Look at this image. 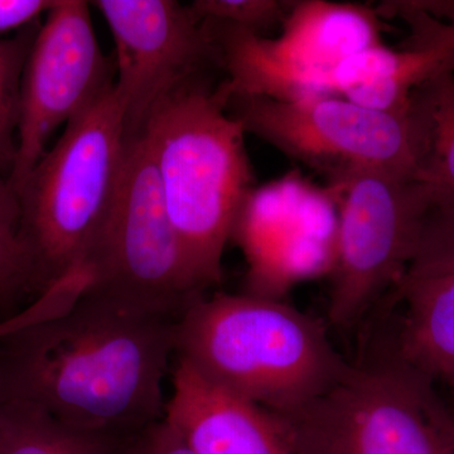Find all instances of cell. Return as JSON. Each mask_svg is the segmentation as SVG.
I'll list each match as a JSON object with an SVG mask.
<instances>
[{"instance_id": "1", "label": "cell", "mask_w": 454, "mask_h": 454, "mask_svg": "<svg viewBox=\"0 0 454 454\" xmlns=\"http://www.w3.org/2000/svg\"><path fill=\"white\" fill-rule=\"evenodd\" d=\"M178 318L90 291L0 333V395L68 426L133 438L163 419Z\"/></svg>"}, {"instance_id": "2", "label": "cell", "mask_w": 454, "mask_h": 454, "mask_svg": "<svg viewBox=\"0 0 454 454\" xmlns=\"http://www.w3.org/2000/svg\"><path fill=\"white\" fill-rule=\"evenodd\" d=\"M176 357L283 418L325 395L351 367L321 322L247 293L193 301L177 321Z\"/></svg>"}, {"instance_id": "3", "label": "cell", "mask_w": 454, "mask_h": 454, "mask_svg": "<svg viewBox=\"0 0 454 454\" xmlns=\"http://www.w3.org/2000/svg\"><path fill=\"white\" fill-rule=\"evenodd\" d=\"M139 134L151 152L169 219L203 291L223 278V252L254 188L247 133L227 112L223 82L212 89L200 76L155 107Z\"/></svg>"}, {"instance_id": "4", "label": "cell", "mask_w": 454, "mask_h": 454, "mask_svg": "<svg viewBox=\"0 0 454 454\" xmlns=\"http://www.w3.org/2000/svg\"><path fill=\"white\" fill-rule=\"evenodd\" d=\"M128 134L115 86L66 125L18 188L32 291L85 269L118 192Z\"/></svg>"}, {"instance_id": "5", "label": "cell", "mask_w": 454, "mask_h": 454, "mask_svg": "<svg viewBox=\"0 0 454 454\" xmlns=\"http://www.w3.org/2000/svg\"><path fill=\"white\" fill-rule=\"evenodd\" d=\"M283 420L292 454H454L452 409L393 343Z\"/></svg>"}, {"instance_id": "6", "label": "cell", "mask_w": 454, "mask_h": 454, "mask_svg": "<svg viewBox=\"0 0 454 454\" xmlns=\"http://www.w3.org/2000/svg\"><path fill=\"white\" fill-rule=\"evenodd\" d=\"M90 291L179 318L202 297L145 139L128 137L118 192L85 264Z\"/></svg>"}, {"instance_id": "7", "label": "cell", "mask_w": 454, "mask_h": 454, "mask_svg": "<svg viewBox=\"0 0 454 454\" xmlns=\"http://www.w3.org/2000/svg\"><path fill=\"white\" fill-rule=\"evenodd\" d=\"M226 91V109L252 133L331 182L355 170L417 177L419 134L411 110L382 113L340 97L279 101Z\"/></svg>"}, {"instance_id": "8", "label": "cell", "mask_w": 454, "mask_h": 454, "mask_svg": "<svg viewBox=\"0 0 454 454\" xmlns=\"http://www.w3.org/2000/svg\"><path fill=\"white\" fill-rule=\"evenodd\" d=\"M330 184L339 226L328 324L346 328L405 276L433 205L419 182L381 170H355Z\"/></svg>"}, {"instance_id": "9", "label": "cell", "mask_w": 454, "mask_h": 454, "mask_svg": "<svg viewBox=\"0 0 454 454\" xmlns=\"http://www.w3.org/2000/svg\"><path fill=\"white\" fill-rule=\"evenodd\" d=\"M379 17L363 4L304 0L295 2L274 40L240 27H210L230 92L297 101L334 97V66L381 44Z\"/></svg>"}, {"instance_id": "10", "label": "cell", "mask_w": 454, "mask_h": 454, "mask_svg": "<svg viewBox=\"0 0 454 454\" xmlns=\"http://www.w3.org/2000/svg\"><path fill=\"white\" fill-rule=\"evenodd\" d=\"M115 61L98 44L90 3L56 0L40 23L20 82L17 157L11 182L22 186L61 125L115 86Z\"/></svg>"}, {"instance_id": "11", "label": "cell", "mask_w": 454, "mask_h": 454, "mask_svg": "<svg viewBox=\"0 0 454 454\" xmlns=\"http://www.w3.org/2000/svg\"><path fill=\"white\" fill-rule=\"evenodd\" d=\"M339 203L298 172L254 187L239 212L232 238L247 262V292L282 300L294 284L331 274L336 258Z\"/></svg>"}, {"instance_id": "12", "label": "cell", "mask_w": 454, "mask_h": 454, "mask_svg": "<svg viewBox=\"0 0 454 454\" xmlns=\"http://www.w3.org/2000/svg\"><path fill=\"white\" fill-rule=\"evenodd\" d=\"M115 42V89L128 137L184 83L220 66L216 42L190 5L175 0H98Z\"/></svg>"}, {"instance_id": "13", "label": "cell", "mask_w": 454, "mask_h": 454, "mask_svg": "<svg viewBox=\"0 0 454 454\" xmlns=\"http://www.w3.org/2000/svg\"><path fill=\"white\" fill-rule=\"evenodd\" d=\"M176 357V356H175ZM163 420L195 454H292L279 415L176 357Z\"/></svg>"}, {"instance_id": "14", "label": "cell", "mask_w": 454, "mask_h": 454, "mask_svg": "<svg viewBox=\"0 0 454 454\" xmlns=\"http://www.w3.org/2000/svg\"><path fill=\"white\" fill-rule=\"evenodd\" d=\"M393 294L405 307L393 343L397 355L454 394V273L403 277Z\"/></svg>"}, {"instance_id": "15", "label": "cell", "mask_w": 454, "mask_h": 454, "mask_svg": "<svg viewBox=\"0 0 454 454\" xmlns=\"http://www.w3.org/2000/svg\"><path fill=\"white\" fill-rule=\"evenodd\" d=\"M444 71H454V51L391 50L379 44L334 66L331 89L356 106L403 114L414 90Z\"/></svg>"}, {"instance_id": "16", "label": "cell", "mask_w": 454, "mask_h": 454, "mask_svg": "<svg viewBox=\"0 0 454 454\" xmlns=\"http://www.w3.org/2000/svg\"><path fill=\"white\" fill-rule=\"evenodd\" d=\"M409 110L419 134L415 181L428 190L434 207H454V71L418 86Z\"/></svg>"}, {"instance_id": "17", "label": "cell", "mask_w": 454, "mask_h": 454, "mask_svg": "<svg viewBox=\"0 0 454 454\" xmlns=\"http://www.w3.org/2000/svg\"><path fill=\"white\" fill-rule=\"evenodd\" d=\"M0 454H121L122 439L68 426L40 409L3 400Z\"/></svg>"}, {"instance_id": "18", "label": "cell", "mask_w": 454, "mask_h": 454, "mask_svg": "<svg viewBox=\"0 0 454 454\" xmlns=\"http://www.w3.org/2000/svg\"><path fill=\"white\" fill-rule=\"evenodd\" d=\"M38 23L0 38V172L11 178L17 157L20 82Z\"/></svg>"}, {"instance_id": "19", "label": "cell", "mask_w": 454, "mask_h": 454, "mask_svg": "<svg viewBox=\"0 0 454 454\" xmlns=\"http://www.w3.org/2000/svg\"><path fill=\"white\" fill-rule=\"evenodd\" d=\"M32 291V269L20 230V203L11 178L0 172V300Z\"/></svg>"}, {"instance_id": "20", "label": "cell", "mask_w": 454, "mask_h": 454, "mask_svg": "<svg viewBox=\"0 0 454 454\" xmlns=\"http://www.w3.org/2000/svg\"><path fill=\"white\" fill-rule=\"evenodd\" d=\"M454 273V207L432 206L404 277Z\"/></svg>"}, {"instance_id": "21", "label": "cell", "mask_w": 454, "mask_h": 454, "mask_svg": "<svg viewBox=\"0 0 454 454\" xmlns=\"http://www.w3.org/2000/svg\"><path fill=\"white\" fill-rule=\"evenodd\" d=\"M295 2L286 0H196L190 4L200 20L258 33L283 23Z\"/></svg>"}, {"instance_id": "22", "label": "cell", "mask_w": 454, "mask_h": 454, "mask_svg": "<svg viewBox=\"0 0 454 454\" xmlns=\"http://www.w3.org/2000/svg\"><path fill=\"white\" fill-rule=\"evenodd\" d=\"M385 17L402 18L409 26L411 35L404 41L403 50L454 51V25L439 22L417 9L409 7L405 0H391L382 4Z\"/></svg>"}, {"instance_id": "23", "label": "cell", "mask_w": 454, "mask_h": 454, "mask_svg": "<svg viewBox=\"0 0 454 454\" xmlns=\"http://www.w3.org/2000/svg\"><path fill=\"white\" fill-rule=\"evenodd\" d=\"M124 454H195L164 420L146 427L122 448Z\"/></svg>"}, {"instance_id": "24", "label": "cell", "mask_w": 454, "mask_h": 454, "mask_svg": "<svg viewBox=\"0 0 454 454\" xmlns=\"http://www.w3.org/2000/svg\"><path fill=\"white\" fill-rule=\"evenodd\" d=\"M56 0H0V38L35 25Z\"/></svg>"}, {"instance_id": "25", "label": "cell", "mask_w": 454, "mask_h": 454, "mask_svg": "<svg viewBox=\"0 0 454 454\" xmlns=\"http://www.w3.org/2000/svg\"><path fill=\"white\" fill-rule=\"evenodd\" d=\"M405 3L439 22L454 25V0H405Z\"/></svg>"}, {"instance_id": "26", "label": "cell", "mask_w": 454, "mask_h": 454, "mask_svg": "<svg viewBox=\"0 0 454 454\" xmlns=\"http://www.w3.org/2000/svg\"><path fill=\"white\" fill-rule=\"evenodd\" d=\"M3 404H4V403H3V397L0 395V423H2Z\"/></svg>"}, {"instance_id": "27", "label": "cell", "mask_w": 454, "mask_h": 454, "mask_svg": "<svg viewBox=\"0 0 454 454\" xmlns=\"http://www.w3.org/2000/svg\"><path fill=\"white\" fill-rule=\"evenodd\" d=\"M450 409H452V413H453V417H454V405L450 406Z\"/></svg>"}, {"instance_id": "28", "label": "cell", "mask_w": 454, "mask_h": 454, "mask_svg": "<svg viewBox=\"0 0 454 454\" xmlns=\"http://www.w3.org/2000/svg\"><path fill=\"white\" fill-rule=\"evenodd\" d=\"M121 454H124V453H122V450H121Z\"/></svg>"}]
</instances>
